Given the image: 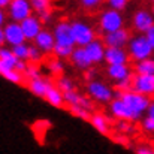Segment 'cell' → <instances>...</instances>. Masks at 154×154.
Wrapping results in <instances>:
<instances>
[{
	"instance_id": "1",
	"label": "cell",
	"mask_w": 154,
	"mask_h": 154,
	"mask_svg": "<svg viewBox=\"0 0 154 154\" xmlns=\"http://www.w3.org/2000/svg\"><path fill=\"white\" fill-rule=\"evenodd\" d=\"M126 50H127V54H129V58L133 60L135 63H139V61L147 60V58H153L154 50L151 48L150 42L147 41L145 35L133 36Z\"/></svg>"
},
{
	"instance_id": "2",
	"label": "cell",
	"mask_w": 154,
	"mask_h": 154,
	"mask_svg": "<svg viewBox=\"0 0 154 154\" xmlns=\"http://www.w3.org/2000/svg\"><path fill=\"white\" fill-rule=\"evenodd\" d=\"M70 26H72V36H73L75 47L85 48L87 45H90L91 42L96 41V32L85 21L76 20V21H72Z\"/></svg>"
},
{
	"instance_id": "3",
	"label": "cell",
	"mask_w": 154,
	"mask_h": 154,
	"mask_svg": "<svg viewBox=\"0 0 154 154\" xmlns=\"http://www.w3.org/2000/svg\"><path fill=\"white\" fill-rule=\"evenodd\" d=\"M115 97L121 99L123 102L126 103L136 115H139L141 118H142L144 114H147V111H148V108H150V103H151V99H150V97L142 96V94H139V93H136V91H133V90L126 91V93H118V91H117Z\"/></svg>"
},
{
	"instance_id": "4",
	"label": "cell",
	"mask_w": 154,
	"mask_h": 154,
	"mask_svg": "<svg viewBox=\"0 0 154 154\" xmlns=\"http://www.w3.org/2000/svg\"><path fill=\"white\" fill-rule=\"evenodd\" d=\"M99 29L103 35L114 33V32L124 29V18H123L121 12L112 11L109 8L102 11V14L99 17Z\"/></svg>"
},
{
	"instance_id": "5",
	"label": "cell",
	"mask_w": 154,
	"mask_h": 154,
	"mask_svg": "<svg viewBox=\"0 0 154 154\" xmlns=\"http://www.w3.org/2000/svg\"><path fill=\"white\" fill-rule=\"evenodd\" d=\"M33 15L32 3L27 0H11V5L8 8V17L12 23H23L24 20L30 18Z\"/></svg>"
},
{
	"instance_id": "6",
	"label": "cell",
	"mask_w": 154,
	"mask_h": 154,
	"mask_svg": "<svg viewBox=\"0 0 154 154\" xmlns=\"http://www.w3.org/2000/svg\"><path fill=\"white\" fill-rule=\"evenodd\" d=\"M132 26L138 32V35H147L154 27V17L151 9L141 8L135 11V14L132 15Z\"/></svg>"
},
{
	"instance_id": "7",
	"label": "cell",
	"mask_w": 154,
	"mask_h": 154,
	"mask_svg": "<svg viewBox=\"0 0 154 154\" xmlns=\"http://www.w3.org/2000/svg\"><path fill=\"white\" fill-rule=\"evenodd\" d=\"M87 91L90 94V97L93 100L99 103H111L115 99L114 91L111 90V87H108L102 81H91L87 84Z\"/></svg>"
},
{
	"instance_id": "8",
	"label": "cell",
	"mask_w": 154,
	"mask_h": 154,
	"mask_svg": "<svg viewBox=\"0 0 154 154\" xmlns=\"http://www.w3.org/2000/svg\"><path fill=\"white\" fill-rule=\"evenodd\" d=\"M109 112H111V115L114 117V118H117L118 121H129V123H132V121H142V118L139 117V115H136L126 103L123 102L121 99H118V97H115L112 102L109 103Z\"/></svg>"
},
{
	"instance_id": "9",
	"label": "cell",
	"mask_w": 154,
	"mask_h": 154,
	"mask_svg": "<svg viewBox=\"0 0 154 154\" xmlns=\"http://www.w3.org/2000/svg\"><path fill=\"white\" fill-rule=\"evenodd\" d=\"M132 36L129 33V30L126 29H121L118 32H114V33H108V35H103L102 42L106 48H127L129 42H130Z\"/></svg>"
},
{
	"instance_id": "10",
	"label": "cell",
	"mask_w": 154,
	"mask_h": 154,
	"mask_svg": "<svg viewBox=\"0 0 154 154\" xmlns=\"http://www.w3.org/2000/svg\"><path fill=\"white\" fill-rule=\"evenodd\" d=\"M54 38L55 42L58 45H64V47H73L75 48V42H73V36H72V26L69 21H58L54 26Z\"/></svg>"
},
{
	"instance_id": "11",
	"label": "cell",
	"mask_w": 154,
	"mask_h": 154,
	"mask_svg": "<svg viewBox=\"0 0 154 154\" xmlns=\"http://www.w3.org/2000/svg\"><path fill=\"white\" fill-rule=\"evenodd\" d=\"M132 90L147 96V97H154V76H145V75H133L132 78Z\"/></svg>"
},
{
	"instance_id": "12",
	"label": "cell",
	"mask_w": 154,
	"mask_h": 154,
	"mask_svg": "<svg viewBox=\"0 0 154 154\" xmlns=\"http://www.w3.org/2000/svg\"><path fill=\"white\" fill-rule=\"evenodd\" d=\"M5 30V38H6V44L14 48V47H18L21 44H26V38H24V33L21 30V26L18 23H6V26L3 27Z\"/></svg>"
},
{
	"instance_id": "13",
	"label": "cell",
	"mask_w": 154,
	"mask_h": 154,
	"mask_svg": "<svg viewBox=\"0 0 154 154\" xmlns=\"http://www.w3.org/2000/svg\"><path fill=\"white\" fill-rule=\"evenodd\" d=\"M20 26H21V30L24 33L26 41H33V42L38 38V35L44 30L42 29V23L39 21V18L36 15H32L30 18L24 20L23 23H20Z\"/></svg>"
},
{
	"instance_id": "14",
	"label": "cell",
	"mask_w": 154,
	"mask_h": 154,
	"mask_svg": "<svg viewBox=\"0 0 154 154\" xmlns=\"http://www.w3.org/2000/svg\"><path fill=\"white\" fill-rule=\"evenodd\" d=\"M129 54L124 48H106L105 52V61L108 66H120V64H129Z\"/></svg>"
},
{
	"instance_id": "15",
	"label": "cell",
	"mask_w": 154,
	"mask_h": 154,
	"mask_svg": "<svg viewBox=\"0 0 154 154\" xmlns=\"http://www.w3.org/2000/svg\"><path fill=\"white\" fill-rule=\"evenodd\" d=\"M55 38H54V33L50 30H42L38 38L35 39V47L39 50L41 52H45V54H50L54 51V47H55Z\"/></svg>"
},
{
	"instance_id": "16",
	"label": "cell",
	"mask_w": 154,
	"mask_h": 154,
	"mask_svg": "<svg viewBox=\"0 0 154 154\" xmlns=\"http://www.w3.org/2000/svg\"><path fill=\"white\" fill-rule=\"evenodd\" d=\"M106 75H108L112 81H115V84L133 78V73H132V69L129 67V64L108 66V67H106Z\"/></svg>"
},
{
	"instance_id": "17",
	"label": "cell",
	"mask_w": 154,
	"mask_h": 154,
	"mask_svg": "<svg viewBox=\"0 0 154 154\" xmlns=\"http://www.w3.org/2000/svg\"><path fill=\"white\" fill-rule=\"evenodd\" d=\"M85 51L88 54L90 60L93 64H97V63H102L105 60V52H106V47L103 45L102 41L96 39L94 42H91L90 45L85 47Z\"/></svg>"
},
{
	"instance_id": "18",
	"label": "cell",
	"mask_w": 154,
	"mask_h": 154,
	"mask_svg": "<svg viewBox=\"0 0 154 154\" xmlns=\"http://www.w3.org/2000/svg\"><path fill=\"white\" fill-rule=\"evenodd\" d=\"M70 61H72L78 69H81V70H88V69L93 66V63H91L88 54L85 51V48H78V47H75L73 54H72V57H70Z\"/></svg>"
},
{
	"instance_id": "19",
	"label": "cell",
	"mask_w": 154,
	"mask_h": 154,
	"mask_svg": "<svg viewBox=\"0 0 154 154\" xmlns=\"http://www.w3.org/2000/svg\"><path fill=\"white\" fill-rule=\"evenodd\" d=\"M51 84L52 82L51 81H48L47 78H41V79L29 81V90H30L35 96H38V97H44V99H45V96H47L48 88H50Z\"/></svg>"
},
{
	"instance_id": "20",
	"label": "cell",
	"mask_w": 154,
	"mask_h": 154,
	"mask_svg": "<svg viewBox=\"0 0 154 154\" xmlns=\"http://www.w3.org/2000/svg\"><path fill=\"white\" fill-rule=\"evenodd\" d=\"M45 100L54 108H63L64 106V94L57 88V85L51 84L48 88V93L45 96Z\"/></svg>"
},
{
	"instance_id": "21",
	"label": "cell",
	"mask_w": 154,
	"mask_h": 154,
	"mask_svg": "<svg viewBox=\"0 0 154 154\" xmlns=\"http://www.w3.org/2000/svg\"><path fill=\"white\" fill-rule=\"evenodd\" d=\"M90 124L100 135H109V123H108V118L103 114H93L91 118H90Z\"/></svg>"
},
{
	"instance_id": "22",
	"label": "cell",
	"mask_w": 154,
	"mask_h": 154,
	"mask_svg": "<svg viewBox=\"0 0 154 154\" xmlns=\"http://www.w3.org/2000/svg\"><path fill=\"white\" fill-rule=\"evenodd\" d=\"M135 73L145 75V76H154V58H147L139 63H135Z\"/></svg>"
},
{
	"instance_id": "23",
	"label": "cell",
	"mask_w": 154,
	"mask_h": 154,
	"mask_svg": "<svg viewBox=\"0 0 154 154\" xmlns=\"http://www.w3.org/2000/svg\"><path fill=\"white\" fill-rule=\"evenodd\" d=\"M73 50H75L73 47H64V45H58V44H55L52 54L55 55V58L63 60V58H70L72 54H73Z\"/></svg>"
},
{
	"instance_id": "24",
	"label": "cell",
	"mask_w": 154,
	"mask_h": 154,
	"mask_svg": "<svg viewBox=\"0 0 154 154\" xmlns=\"http://www.w3.org/2000/svg\"><path fill=\"white\" fill-rule=\"evenodd\" d=\"M0 60L9 63L11 66H14V69H15V66H17V63H18V58L14 55L12 48H8V47H2V48H0Z\"/></svg>"
},
{
	"instance_id": "25",
	"label": "cell",
	"mask_w": 154,
	"mask_h": 154,
	"mask_svg": "<svg viewBox=\"0 0 154 154\" xmlns=\"http://www.w3.org/2000/svg\"><path fill=\"white\" fill-rule=\"evenodd\" d=\"M57 88L64 94V93H70V91H75V85L72 82V79H69L67 76H60L57 79Z\"/></svg>"
},
{
	"instance_id": "26",
	"label": "cell",
	"mask_w": 154,
	"mask_h": 154,
	"mask_svg": "<svg viewBox=\"0 0 154 154\" xmlns=\"http://www.w3.org/2000/svg\"><path fill=\"white\" fill-rule=\"evenodd\" d=\"M67 109H69V112H70L73 117H78V118H81V120H88V121H90V118H91V114H90L88 111H85L84 108H81L79 105L67 106Z\"/></svg>"
},
{
	"instance_id": "27",
	"label": "cell",
	"mask_w": 154,
	"mask_h": 154,
	"mask_svg": "<svg viewBox=\"0 0 154 154\" xmlns=\"http://www.w3.org/2000/svg\"><path fill=\"white\" fill-rule=\"evenodd\" d=\"M29 50H30V45L21 44V45H18V47H14V48H12V52H14V55H15L18 60L27 61V58H29Z\"/></svg>"
},
{
	"instance_id": "28",
	"label": "cell",
	"mask_w": 154,
	"mask_h": 154,
	"mask_svg": "<svg viewBox=\"0 0 154 154\" xmlns=\"http://www.w3.org/2000/svg\"><path fill=\"white\" fill-rule=\"evenodd\" d=\"M32 8H33V12L39 14V12H44L47 9H51V2L48 0H32Z\"/></svg>"
},
{
	"instance_id": "29",
	"label": "cell",
	"mask_w": 154,
	"mask_h": 154,
	"mask_svg": "<svg viewBox=\"0 0 154 154\" xmlns=\"http://www.w3.org/2000/svg\"><path fill=\"white\" fill-rule=\"evenodd\" d=\"M24 76L29 79V81H35V79H41L42 78V73L39 70V67L36 64H32L27 67V70L24 72Z\"/></svg>"
},
{
	"instance_id": "30",
	"label": "cell",
	"mask_w": 154,
	"mask_h": 154,
	"mask_svg": "<svg viewBox=\"0 0 154 154\" xmlns=\"http://www.w3.org/2000/svg\"><path fill=\"white\" fill-rule=\"evenodd\" d=\"M81 96L78 91H70V93H64V103H67V106H73V105H79Z\"/></svg>"
},
{
	"instance_id": "31",
	"label": "cell",
	"mask_w": 154,
	"mask_h": 154,
	"mask_svg": "<svg viewBox=\"0 0 154 154\" xmlns=\"http://www.w3.org/2000/svg\"><path fill=\"white\" fill-rule=\"evenodd\" d=\"M42 60V52L39 51L35 45H30V50H29V58L27 61H30L32 64H36Z\"/></svg>"
},
{
	"instance_id": "32",
	"label": "cell",
	"mask_w": 154,
	"mask_h": 154,
	"mask_svg": "<svg viewBox=\"0 0 154 154\" xmlns=\"http://www.w3.org/2000/svg\"><path fill=\"white\" fill-rule=\"evenodd\" d=\"M48 69H50V72L54 73V75H60L61 72H63V63H61V60H58V58H52L48 61Z\"/></svg>"
},
{
	"instance_id": "33",
	"label": "cell",
	"mask_w": 154,
	"mask_h": 154,
	"mask_svg": "<svg viewBox=\"0 0 154 154\" xmlns=\"http://www.w3.org/2000/svg\"><path fill=\"white\" fill-rule=\"evenodd\" d=\"M5 79H8L9 82H14V84H23V79H24V75L23 73H20L18 70H11L6 76H5Z\"/></svg>"
},
{
	"instance_id": "34",
	"label": "cell",
	"mask_w": 154,
	"mask_h": 154,
	"mask_svg": "<svg viewBox=\"0 0 154 154\" xmlns=\"http://www.w3.org/2000/svg\"><path fill=\"white\" fill-rule=\"evenodd\" d=\"M108 6L109 9L112 11H117V12H123L127 6V0H109L108 2Z\"/></svg>"
},
{
	"instance_id": "35",
	"label": "cell",
	"mask_w": 154,
	"mask_h": 154,
	"mask_svg": "<svg viewBox=\"0 0 154 154\" xmlns=\"http://www.w3.org/2000/svg\"><path fill=\"white\" fill-rule=\"evenodd\" d=\"M141 126H142V129H144L145 132L154 133V118L145 115V117L142 118V121H141Z\"/></svg>"
},
{
	"instance_id": "36",
	"label": "cell",
	"mask_w": 154,
	"mask_h": 154,
	"mask_svg": "<svg viewBox=\"0 0 154 154\" xmlns=\"http://www.w3.org/2000/svg\"><path fill=\"white\" fill-rule=\"evenodd\" d=\"M136 154H154V145L151 144H139L135 148Z\"/></svg>"
},
{
	"instance_id": "37",
	"label": "cell",
	"mask_w": 154,
	"mask_h": 154,
	"mask_svg": "<svg viewBox=\"0 0 154 154\" xmlns=\"http://www.w3.org/2000/svg\"><path fill=\"white\" fill-rule=\"evenodd\" d=\"M36 17L39 18V21H41L42 24L50 23L52 20V9H47V11H44V12H39V14H36Z\"/></svg>"
},
{
	"instance_id": "38",
	"label": "cell",
	"mask_w": 154,
	"mask_h": 154,
	"mask_svg": "<svg viewBox=\"0 0 154 154\" xmlns=\"http://www.w3.org/2000/svg\"><path fill=\"white\" fill-rule=\"evenodd\" d=\"M117 129L120 132H123V133H129V132L133 130V127H132V124L129 121H118L117 123Z\"/></svg>"
},
{
	"instance_id": "39",
	"label": "cell",
	"mask_w": 154,
	"mask_h": 154,
	"mask_svg": "<svg viewBox=\"0 0 154 154\" xmlns=\"http://www.w3.org/2000/svg\"><path fill=\"white\" fill-rule=\"evenodd\" d=\"M79 106L81 108H84L85 111H91L93 109V100L91 99H88V97H85V96H81V100H79Z\"/></svg>"
},
{
	"instance_id": "40",
	"label": "cell",
	"mask_w": 154,
	"mask_h": 154,
	"mask_svg": "<svg viewBox=\"0 0 154 154\" xmlns=\"http://www.w3.org/2000/svg\"><path fill=\"white\" fill-rule=\"evenodd\" d=\"M11 70H14V66H11L9 63H6V61H3V60H0V75L5 78Z\"/></svg>"
},
{
	"instance_id": "41",
	"label": "cell",
	"mask_w": 154,
	"mask_h": 154,
	"mask_svg": "<svg viewBox=\"0 0 154 154\" xmlns=\"http://www.w3.org/2000/svg\"><path fill=\"white\" fill-rule=\"evenodd\" d=\"M100 5V0H82L81 2V6L84 9H94Z\"/></svg>"
},
{
	"instance_id": "42",
	"label": "cell",
	"mask_w": 154,
	"mask_h": 154,
	"mask_svg": "<svg viewBox=\"0 0 154 154\" xmlns=\"http://www.w3.org/2000/svg\"><path fill=\"white\" fill-rule=\"evenodd\" d=\"M96 75H97V72H96V69H93V67H90L88 70H85V73H84V78L88 81V82H91V81H96L94 78H96Z\"/></svg>"
},
{
	"instance_id": "43",
	"label": "cell",
	"mask_w": 154,
	"mask_h": 154,
	"mask_svg": "<svg viewBox=\"0 0 154 154\" xmlns=\"http://www.w3.org/2000/svg\"><path fill=\"white\" fill-rule=\"evenodd\" d=\"M27 67H29L27 61H24V60H18V63H17V66H15V70H18L20 73L24 75V72L27 70Z\"/></svg>"
},
{
	"instance_id": "44",
	"label": "cell",
	"mask_w": 154,
	"mask_h": 154,
	"mask_svg": "<svg viewBox=\"0 0 154 154\" xmlns=\"http://www.w3.org/2000/svg\"><path fill=\"white\" fill-rule=\"evenodd\" d=\"M145 38H147V41L150 42L151 48L154 50V27L151 29V30H150V32H148V33H147V35H145Z\"/></svg>"
},
{
	"instance_id": "45",
	"label": "cell",
	"mask_w": 154,
	"mask_h": 154,
	"mask_svg": "<svg viewBox=\"0 0 154 154\" xmlns=\"http://www.w3.org/2000/svg\"><path fill=\"white\" fill-rule=\"evenodd\" d=\"M6 18H8V14L3 11V9H0V27H5L6 26Z\"/></svg>"
},
{
	"instance_id": "46",
	"label": "cell",
	"mask_w": 154,
	"mask_h": 154,
	"mask_svg": "<svg viewBox=\"0 0 154 154\" xmlns=\"http://www.w3.org/2000/svg\"><path fill=\"white\" fill-rule=\"evenodd\" d=\"M147 117L154 118V99L151 100V103H150V108H148V111H147Z\"/></svg>"
},
{
	"instance_id": "47",
	"label": "cell",
	"mask_w": 154,
	"mask_h": 154,
	"mask_svg": "<svg viewBox=\"0 0 154 154\" xmlns=\"http://www.w3.org/2000/svg\"><path fill=\"white\" fill-rule=\"evenodd\" d=\"M114 141H115V142H120V144H123V145H129V141H126L124 136H115Z\"/></svg>"
},
{
	"instance_id": "48",
	"label": "cell",
	"mask_w": 154,
	"mask_h": 154,
	"mask_svg": "<svg viewBox=\"0 0 154 154\" xmlns=\"http://www.w3.org/2000/svg\"><path fill=\"white\" fill-rule=\"evenodd\" d=\"M6 44V38H5V30L3 27H0V47H3Z\"/></svg>"
},
{
	"instance_id": "49",
	"label": "cell",
	"mask_w": 154,
	"mask_h": 154,
	"mask_svg": "<svg viewBox=\"0 0 154 154\" xmlns=\"http://www.w3.org/2000/svg\"><path fill=\"white\" fill-rule=\"evenodd\" d=\"M9 5H11V0H0V9H8L9 8Z\"/></svg>"
},
{
	"instance_id": "50",
	"label": "cell",
	"mask_w": 154,
	"mask_h": 154,
	"mask_svg": "<svg viewBox=\"0 0 154 154\" xmlns=\"http://www.w3.org/2000/svg\"><path fill=\"white\" fill-rule=\"evenodd\" d=\"M151 14H153V17H154V3H153V6H151Z\"/></svg>"
},
{
	"instance_id": "51",
	"label": "cell",
	"mask_w": 154,
	"mask_h": 154,
	"mask_svg": "<svg viewBox=\"0 0 154 154\" xmlns=\"http://www.w3.org/2000/svg\"><path fill=\"white\" fill-rule=\"evenodd\" d=\"M0 48H2V47H0Z\"/></svg>"
}]
</instances>
